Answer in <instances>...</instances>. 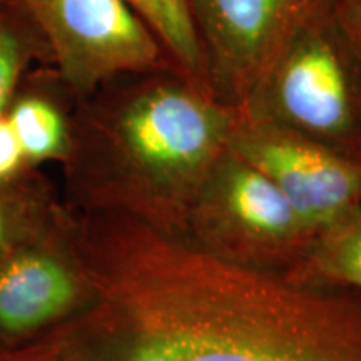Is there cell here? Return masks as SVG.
<instances>
[{
	"mask_svg": "<svg viewBox=\"0 0 361 361\" xmlns=\"http://www.w3.org/2000/svg\"><path fill=\"white\" fill-rule=\"evenodd\" d=\"M89 300L64 361H361V290L238 266L134 216L67 213Z\"/></svg>",
	"mask_w": 361,
	"mask_h": 361,
	"instance_id": "cell-1",
	"label": "cell"
},
{
	"mask_svg": "<svg viewBox=\"0 0 361 361\" xmlns=\"http://www.w3.org/2000/svg\"><path fill=\"white\" fill-rule=\"evenodd\" d=\"M246 117L183 78L135 85L85 137L72 135L71 207L117 211L184 236L202 184Z\"/></svg>",
	"mask_w": 361,
	"mask_h": 361,
	"instance_id": "cell-2",
	"label": "cell"
},
{
	"mask_svg": "<svg viewBox=\"0 0 361 361\" xmlns=\"http://www.w3.org/2000/svg\"><path fill=\"white\" fill-rule=\"evenodd\" d=\"M184 238L228 263L290 274L316 236L259 169L228 149L189 211Z\"/></svg>",
	"mask_w": 361,
	"mask_h": 361,
	"instance_id": "cell-3",
	"label": "cell"
},
{
	"mask_svg": "<svg viewBox=\"0 0 361 361\" xmlns=\"http://www.w3.org/2000/svg\"><path fill=\"white\" fill-rule=\"evenodd\" d=\"M246 109L256 119L361 159V67L341 30L303 35L279 52ZM245 106V107H247Z\"/></svg>",
	"mask_w": 361,
	"mask_h": 361,
	"instance_id": "cell-4",
	"label": "cell"
},
{
	"mask_svg": "<svg viewBox=\"0 0 361 361\" xmlns=\"http://www.w3.org/2000/svg\"><path fill=\"white\" fill-rule=\"evenodd\" d=\"M229 149L283 192L314 236L361 209V162L306 135L247 114Z\"/></svg>",
	"mask_w": 361,
	"mask_h": 361,
	"instance_id": "cell-5",
	"label": "cell"
},
{
	"mask_svg": "<svg viewBox=\"0 0 361 361\" xmlns=\"http://www.w3.org/2000/svg\"><path fill=\"white\" fill-rule=\"evenodd\" d=\"M78 92L161 66L162 51L128 0H24Z\"/></svg>",
	"mask_w": 361,
	"mask_h": 361,
	"instance_id": "cell-6",
	"label": "cell"
},
{
	"mask_svg": "<svg viewBox=\"0 0 361 361\" xmlns=\"http://www.w3.org/2000/svg\"><path fill=\"white\" fill-rule=\"evenodd\" d=\"M89 300L72 256L66 209L51 229L0 259V343H20L67 322Z\"/></svg>",
	"mask_w": 361,
	"mask_h": 361,
	"instance_id": "cell-7",
	"label": "cell"
},
{
	"mask_svg": "<svg viewBox=\"0 0 361 361\" xmlns=\"http://www.w3.org/2000/svg\"><path fill=\"white\" fill-rule=\"evenodd\" d=\"M301 0H192L207 42L206 64L219 101L247 106L273 67Z\"/></svg>",
	"mask_w": 361,
	"mask_h": 361,
	"instance_id": "cell-8",
	"label": "cell"
},
{
	"mask_svg": "<svg viewBox=\"0 0 361 361\" xmlns=\"http://www.w3.org/2000/svg\"><path fill=\"white\" fill-rule=\"evenodd\" d=\"M173 56L180 78L214 96L196 20L188 0H128ZM216 97V96H214Z\"/></svg>",
	"mask_w": 361,
	"mask_h": 361,
	"instance_id": "cell-9",
	"label": "cell"
},
{
	"mask_svg": "<svg viewBox=\"0 0 361 361\" xmlns=\"http://www.w3.org/2000/svg\"><path fill=\"white\" fill-rule=\"evenodd\" d=\"M306 283H336L361 290V209L314 238L306 258L286 274Z\"/></svg>",
	"mask_w": 361,
	"mask_h": 361,
	"instance_id": "cell-10",
	"label": "cell"
},
{
	"mask_svg": "<svg viewBox=\"0 0 361 361\" xmlns=\"http://www.w3.org/2000/svg\"><path fill=\"white\" fill-rule=\"evenodd\" d=\"M7 119L25 159L30 162L67 159L72 133L64 114L52 102L42 97H25L13 106Z\"/></svg>",
	"mask_w": 361,
	"mask_h": 361,
	"instance_id": "cell-11",
	"label": "cell"
},
{
	"mask_svg": "<svg viewBox=\"0 0 361 361\" xmlns=\"http://www.w3.org/2000/svg\"><path fill=\"white\" fill-rule=\"evenodd\" d=\"M27 204L29 202H22L0 189V259L20 243L56 226L64 211L56 206L47 207L35 202L29 207Z\"/></svg>",
	"mask_w": 361,
	"mask_h": 361,
	"instance_id": "cell-12",
	"label": "cell"
},
{
	"mask_svg": "<svg viewBox=\"0 0 361 361\" xmlns=\"http://www.w3.org/2000/svg\"><path fill=\"white\" fill-rule=\"evenodd\" d=\"M0 361H64L61 324L20 343H0Z\"/></svg>",
	"mask_w": 361,
	"mask_h": 361,
	"instance_id": "cell-13",
	"label": "cell"
},
{
	"mask_svg": "<svg viewBox=\"0 0 361 361\" xmlns=\"http://www.w3.org/2000/svg\"><path fill=\"white\" fill-rule=\"evenodd\" d=\"M24 47L12 29L0 24V116L24 66Z\"/></svg>",
	"mask_w": 361,
	"mask_h": 361,
	"instance_id": "cell-14",
	"label": "cell"
},
{
	"mask_svg": "<svg viewBox=\"0 0 361 361\" xmlns=\"http://www.w3.org/2000/svg\"><path fill=\"white\" fill-rule=\"evenodd\" d=\"M24 151L7 117L0 116V184L16 178L24 164Z\"/></svg>",
	"mask_w": 361,
	"mask_h": 361,
	"instance_id": "cell-15",
	"label": "cell"
},
{
	"mask_svg": "<svg viewBox=\"0 0 361 361\" xmlns=\"http://www.w3.org/2000/svg\"><path fill=\"white\" fill-rule=\"evenodd\" d=\"M340 30L361 67V0H338Z\"/></svg>",
	"mask_w": 361,
	"mask_h": 361,
	"instance_id": "cell-16",
	"label": "cell"
},
{
	"mask_svg": "<svg viewBox=\"0 0 361 361\" xmlns=\"http://www.w3.org/2000/svg\"><path fill=\"white\" fill-rule=\"evenodd\" d=\"M360 162H361V159H360Z\"/></svg>",
	"mask_w": 361,
	"mask_h": 361,
	"instance_id": "cell-17",
	"label": "cell"
}]
</instances>
